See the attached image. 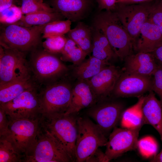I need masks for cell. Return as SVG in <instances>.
Instances as JSON below:
<instances>
[{
    "instance_id": "6da1fadb",
    "label": "cell",
    "mask_w": 162,
    "mask_h": 162,
    "mask_svg": "<svg viewBox=\"0 0 162 162\" xmlns=\"http://www.w3.org/2000/svg\"><path fill=\"white\" fill-rule=\"evenodd\" d=\"M93 26L106 36L117 57L123 60L132 54V40L115 12L99 11L94 17Z\"/></svg>"
},
{
    "instance_id": "7a4b0ae2",
    "label": "cell",
    "mask_w": 162,
    "mask_h": 162,
    "mask_svg": "<svg viewBox=\"0 0 162 162\" xmlns=\"http://www.w3.org/2000/svg\"><path fill=\"white\" fill-rule=\"evenodd\" d=\"M75 114H57L40 116L41 127L49 132L61 144L73 161L77 134V119Z\"/></svg>"
},
{
    "instance_id": "3957f363",
    "label": "cell",
    "mask_w": 162,
    "mask_h": 162,
    "mask_svg": "<svg viewBox=\"0 0 162 162\" xmlns=\"http://www.w3.org/2000/svg\"><path fill=\"white\" fill-rule=\"evenodd\" d=\"M1 29L0 45L26 52L40 44L44 25L26 27L16 24L3 25Z\"/></svg>"
},
{
    "instance_id": "277c9868",
    "label": "cell",
    "mask_w": 162,
    "mask_h": 162,
    "mask_svg": "<svg viewBox=\"0 0 162 162\" xmlns=\"http://www.w3.org/2000/svg\"><path fill=\"white\" fill-rule=\"evenodd\" d=\"M75 161L83 162L98 148L105 146L108 139L96 124L87 118L77 119Z\"/></svg>"
},
{
    "instance_id": "5b68a950",
    "label": "cell",
    "mask_w": 162,
    "mask_h": 162,
    "mask_svg": "<svg viewBox=\"0 0 162 162\" xmlns=\"http://www.w3.org/2000/svg\"><path fill=\"white\" fill-rule=\"evenodd\" d=\"M40 117L35 119H9V131L0 137L9 142L16 151L23 156L35 142L41 128Z\"/></svg>"
},
{
    "instance_id": "8992f818",
    "label": "cell",
    "mask_w": 162,
    "mask_h": 162,
    "mask_svg": "<svg viewBox=\"0 0 162 162\" xmlns=\"http://www.w3.org/2000/svg\"><path fill=\"white\" fill-rule=\"evenodd\" d=\"M40 128L37 140L25 156V162H69L73 161L65 149L47 130Z\"/></svg>"
},
{
    "instance_id": "52a82bcc",
    "label": "cell",
    "mask_w": 162,
    "mask_h": 162,
    "mask_svg": "<svg viewBox=\"0 0 162 162\" xmlns=\"http://www.w3.org/2000/svg\"><path fill=\"white\" fill-rule=\"evenodd\" d=\"M29 62L33 79L38 84L45 85L53 82V80L65 73L66 66L56 56L44 50L32 51Z\"/></svg>"
},
{
    "instance_id": "ba28073f",
    "label": "cell",
    "mask_w": 162,
    "mask_h": 162,
    "mask_svg": "<svg viewBox=\"0 0 162 162\" xmlns=\"http://www.w3.org/2000/svg\"><path fill=\"white\" fill-rule=\"evenodd\" d=\"M39 93L40 116L64 113L70 102L72 89L63 82L45 85Z\"/></svg>"
},
{
    "instance_id": "9c48e42d",
    "label": "cell",
    "mask_w": 162,
    "mask_h": 162,
    "mask_svg": "<svg viewBox=\"0 0 162 162\" xmlns=\"http://www.w3.org/2000/svg\"><path fill=\"white\" fill-rule=\"evenodd\" d=\"M25 52L0 45V84L32 76Z\"/></svg>"
},
{
    "instance_id": "30bf717a",
    "label": "cell",
    "mask_w": 162,
    "mask_h": 162,
    "mask_svg": "<svg viewBox=\"0 0 162 162\" xmlns=\"http://www.w3.org/2000/svg\"><path fill=\"white\" fill-rule=\"evenodd\" d=\"M152 5L149 2L135 4L117 3L114 12L132 40L134 46L142 26L148 19Z\"/></svg>"
},
{
    "instance_id": "8fae6325",
    "label": "cell",
    "mask_w": 162,
    "mask_h": 162,
    "mask_svg": "<svg viewBox=\"0 0 162 162\" xmlns=\"http://www.w3.org/2000/svg\"><path fill=\"white\" fill-rule=\"evenodd\" d=\"M38 87L28 89L12 100L0 104L8 118L35 119L40 117Z\"/></svg>"
},
{
    "instance_id": "7c38bea8",
    "label": "cell",
    "mask_w": 162,
    "mask_h": 162,
    "mask_svg": "<svg viewBox=\"0 0 162 162\" xmlns=\"http://www.w3.org/2000/svg\"><path fill=\"white\" fill-rule=\"evenodd\" d=\"M141 128L115 127L110 133L105 146V153L107 162L136 149Z\"/></svg>"
},
{
    "instance_id": "4fadbf2b",
    "label": "cell",
    "mask_w": 162,
    "mask_h": 162,
    "mask_svg": "<svg viewBox=\"0 0 162 162\" xmlns=\"http://www.w3.org/2000/svg\"><path fill=\"white\" fill-rule=\"evenodd\" d=\"M152 76L131 73L123 70L112 94L116 98H139L152 90Z\"/></svg>"
},
{
    "instance_id": "5bb4252c",
    "label": "cell",
    "mask_w": 162,
    "mask_h": 162,
    "mask_svg": "<svg viewBox=\"0 0 162 162\" xmlns=\"http://www.w3.org/2000/svg\"><path fill=\"white\" fill-rule=\"evenodd\" d=\"M125 106L122 101L110 100L91 109L88 114L106 136L120 121Z\"/></svg>"
},
{
    "instance_id": "9a60e30c",
    "label": "cell",
    "mask_w": 162,
    "mask_h": 162,
    "mask_svg": "<svg viewBox=\"0 0 162 162\" xmlns=\"http://www.w3.org/2000/svg\"><path fill=\"white\" fill-rule=\"evenodd\" d=\"M123 71V69L110 64L88 80V83L94 95L105 98L112 94Z\"/></svg>"
},
{
    "instance_id": "2e32d148",
    "label": "cell",
    "mask_w": 162,
    "mask_h": 162,
    "mask_svg": "<svg viewBox=\"0 0 162 162\" xmlns=\"http://www.w3.org/2000/svg\"><path fill=\"white\" fill-rule=\"evenodd\" d=\"M95 2V0H50V3L56 12L74 22L86 17Z\"/></svg>"
},
{
    "instance_id": "e0dca14e",
    "label": "cell",
    "mask_w": 162,
    "mask_h": 162,
    "mask_svg": "<svg viewBox=\"0 0 162 162\" xmlns=\"http://www.w3.org/2000/svg\"><path fill=\"white\" fill-rule=\"evenodd\" d=\"M124 71L128 73L152 76L158 65V60L150 52H137L126 57Z\"/></svg>"
},
{
    "instance_id": "ac0fdd59",
    "label": "cell",
    "mask_w": 162,
    "mask_h": 162,
    "mask_svg": "<svg viewBox=\"0 0 162 162\" xmlns=\"http://www.w3.org/2000/svg\"><path fill=\"white\" fill-rule=\"evenodd\" d=\"M162 44V34L158 27L148 19L142 26L134 46L137 52H150Z\"/></svg>"
},
{
    "instance_id": "d6986e66",
    "label": "cell",
    "mask_w": 162,
    "mask_h": 162,
    "mask_svg": "<svg viewBox=\"0 0 162 162\" xmlns=\"http://www.w3.org/2000/svg\"><path fill=\"white\" fill-rule=\"evenodd\" d=\"M142 112L144 124L151 125L157 131L162 143V106L152 90L144 96Z\"/></svg>"
},
{
    "instance_id": "ffe728a7",
    "label": "cell",
    "mask_w": 162,
    "mask_h": 162,
    "mask_svg": "<svg viewBox=\"0 0 162 162\" xmlns=\"http://www.w3.org/2000/svg\"><path fill=\"white\" fill-rule=\"evenodd\" d=\"M94 94L87 83L81 82L72 89L71 99L66 115L76 114L91 104L94 100Z\"/></svg>"
},
{
    "instance_id": "44dd1931",
    "label": "cell",
    "mask_w": 162,
    "mask_h": 162,
    "mask_svg": "<svg viewBox=\"0 0 162 162\" xmlns=\"http://www.w3.org/2000/svg\"><path fill=\"white\" fill-rule=\"evenodd\" d=\"M38 86L32 76L0 84V104L8 102L24 91Z\"/></svg>"
},
{
    "instance_id": "7402d4cb",
    "label": "cell",
    "mask_w": 162,
    "mask_h": 162,
    "mask_svg": "<svg viewBox=\"0 0 162 162\" xmlns=\"http://www.w3.org/2000/svg\"><path fill=\"white\" fill-rule=\"evenodd\" d=\"M92 28V56L109 62L116 57L108 40L102 32L93 26Z\"/></svg>"
},
{
    "instance_id": "603a6c76",
    "label": "cell",
    "mask_w": 162,
    "mask_h": 162,
    "mask_svg": "<svg viewBox=\"0 0 162 162\" xmlns=\"http://www.w3.org/2000/svg\"><path fill=\"white\" fill-rule=\"evenodd\" d=\"M68 38L73 40L87 55L92 52V28L79 21L76 26L67 33Z\"/></svg>"
},
{
    "instance_id": "cb8c5ba5",
    "label": "cell",
    "mask_w": 162,
    "mask_h": 162,
    "mask_svg": "<svg viewBox=\"0 0 162 162\" xmlns=\"http://www.w3.org/2000/svg\"><path fill=\"white\" fill-rule=\"evenodd\" d=\"M109 64V62L91 56L78 65L75 68L74 74L80 80H88Z\"/></svg>"
},
{
    "instance_id": "d4e9b609",
    "label": "cell",
    "mask_w": 162,
    "mask_h": 162,
    "mask_svg": "<svg viewBox=\"0 0 162 162\" xmlns=\"http://www.w3.org/2000/svg\"><path fill=\"white\" fill-rule=\"evenodd\" d=\"M137 103L125 109L120 121L122 128H141L144 124L142 112V106L144 96L138 98Z\"/></svg>"
},
{
    "instance_id": "484cf974",
    "label": "cell",
    "mask_w": 162,
    "mask_h": 162,
    "mask_svg": "<svg viewBox=\"0 0 162 162\" xmlns=\"http://www.w3.org/2000/svg\"><path fill=\"white\" fill-rule=\"evenodd\" d=\"M64 18L61 14L56 12H38L23 15L19 21L14 24L30 27L44 25L53 21L62 20Z\"/></svg>"
},
{
    "instance_id": "4316f807",
    "label": "cell",
    "mask_w": 162,
    "mask_h": 162,
    "mask_svg": "<svg viewBox=\"0 0 162 162\" xmlns=\"http://www.w3.org/2000/svg\"><path fill=\"white\" fill-rule=\"evenodd\" d=\"M61 54V60L77 65L82 62L87 55L73 40L68 38Z\"/></svg>"
},
{
    "instance_id": "83f0119b",
    "label": "cell",
    "mask_w": 162,
    "mask_h": 162,
    "mask_svg": "<svg viewBox=\"0 0 162 162\" xmlns=\"http://www.w3.org/2000/svg\"><path fill=\"white\" fill-rule=\"evenodd\" d=\"M71 22L67 19L55 21L44 25L41 32L43 38L46 39L67 34L70 29Z\"/></svg>"
},
{
    "instance_id": "f1b7e54d",
    "label": "cell",
    "mask_w": 162,
    "mask_h": 162,
    "mask_svg": "<svg viewBox=\"0 0 162 162\" xmlns=\"http://www.w3.org/2000/svg\"><path fill=\"white\" fill-rule=\"evenodd\" d=\"M23 158L16 151L10 142L0 138V162H23Z\"/></svg>"
},
{
    "instance_id": "f546056e",
    "label": "cell",
    "mask_w": 162,
    "mask_h": 162,
    "mask_svg": "<svg viewBox=\"0 0 162 162\" xmlns=\"http://www.w3.org/2000/svg\"><path fill=\"white\" fill-rule=\"evenodd\" d=\"M20 5L23 15L38 12H56L49 4L44 2V0H21Z\"/></svg>"
},
{
    "instance_id": "4dcf8cb0",
    "label": "cell",
    "mask_w": 162,
    "mask_h": 162,
    "mask_svg": "<svg viewBox=\"0 0 162 162\" xmlns=\"http://www.w3.org/2000/svg\"><path fill=\"white\" fill-rule=\"evenodd\" d=\"M64 35L48 38L43 42L44 50L49 52L56 54L61 53L67 40Z\"/></svg>"
},
{
    "instance_id": "1f68e13d",
    "label": "cell",
    "mask_w": 162,
    "mask_h": 162,
    "mask_svg": "<svg viewBox=\"0 0 162 162\" xmlns=\"http://www.w3.org/2000/svg\"><path fill=\"white\" fill-rule=\"evenodd\" d=\"M23 14L20 7L13 5L0 11V21L3 25L14 24L19 21Z\"/></svg>"
},
{
    "instance_id": "d6a6232c",
    "label": "cell",
    "mask_w": 162,
    "mask_h": 162,
    "mask_svg": "<svg viewBox=\"0 0 162 162\" xmlns=\"http://www.w3.org/2000/svg\"><path fill=\"white\" fill-rule=\"evenodd\" d=\"M137 148L143 156L148 158L157 154L158 146L153 138L147 137L138 140Z\"/></svg>"
},
{
    "instance_id": "836d02e7",
    "label": "cell",
    "mask_w": 162,
    "mask_h": 162,
    "mask_svg": "<svg viewBox=\"0 0 162 162\" xmlns=\"http://www.w3.org/2000/svg\"><path fill=\"white\" fill-rule=\"evenodd\" d=\"M158 61L157 67L152 76V91L159 96L162 106V63Z\"/></svg>"
},
{
    "instance_id": "e575fe53",
    "label": "cell",
    "mask_w": 162,
    "mask_h": 162,
    "mask_svg": "<svg viewBox=\"0 0 162 162\" xmlns=\"http://www.w3.org/2000/svg\"><path fill=\"white\" fill-rule=\"evenodd\" d=\"M148 19L158 27L162 34V4L160 0L152 4Z\"/></svg>"
},
{
    "instance_id": "d590c367",
    "label": "cell",
    "mask_w": 162,
    "mask_h": 162,
    "mask_svg": "<svg viewBox=\"0 0 162 162\" xmlns=\"http://www.w3.org/2000/svg\"><path fill=\"white\" fill-rule=\"evenodd\" d=\"M117 0H95L99 11L105 10L114 11L116 9Z\"/></svg>"
},
{
    "instance_id": "8d00e7d4",
    "label": "cell",
    "mask_w": 162,
    "mask_h": 162,
    "mask_svg": "<svg viewBox=\"0 0 162 162\" xmlns=\"http://www.w3.org/2000/svg\"><path fill=\"white\" fill-rule=\"evenodd\" d=\"M9 121L8 117L2 109H0V137L6 135L9 131Z\"/></svg>"
},
{
    "instance_id": "74e56055",
    "label": "cell",
    "mask_w": 162,
    "mask_h": 162,
    "mask_svg": "<svg viewBox=\"0 0 162 162\" xmlns=\"http://www.w3.org/2000/svg\"><path fill=\"white\" fill-rule=\"evenodd\" d=\"M85 161L106 162L107 161L105 153L98 148Z\"/></svg>"
},
{
    "instance_id": "f35d334b",
    "label": "cell",
    "mask_w": 162,
    "mask_h": 162,
    "mask_svg": "<svg viewBox=\"0 0 162 162\" xmlns=\"http://www.w3.org/2000/svg\"><path fill=\"white\" fill-rule=\"evenodd\" d=\"M21 0H0V11L13 5H20Z\"/></svg>"
},
{
    "instance_id": "ab89813d",
    "label": "cell",
    "mask_w": 162,
    "mask_h": 162,
    "mask_svg": "<svg viewBox=\"0 0 162 162\" xmlns=\"http://www.w3.org/2000/svg\"><path fill=\"white\" fill-rule=\"evenodd\" d=\"M151 53L157 60L162 63V44Z\"/></svg>"
},
{
    "instance_id": "60d3db41",
    "label": "cell",
    "mask_w": 162,
    "mask_h": 162,
    "mask_svg": "<svg viewBox=\"0 0 162 162\" xmlns=\"http://www.w3.org/2000/svg\"><path fill=\"white\" fill-rule=\"evenodd\" d=\"M153 0H118L117 3L126 4H135L149 2Z\"/></svg>"
},
{
    "instance_id": "b9f144b4",
    "label": "cell",
    "mask_w": 162,
    "mask_h": 162,
    "mask_svg": "<svg viewBox=\"0 0 162 162\" xmlns=\"http://www.w3.org/2000/svg\"><path fill=\"white\" fill-rule=\"evenodd\" d=\"M151 161L153 162H162V148L160 152L153 156Z\"/></svg>"
},
{
    "instance_id": "7bdbcfd3",
    "label": "cell",
    "mask_w": 162,
    "mask_h": 162,
    "mask_svg": "<svg viewBox=\"0 0 162 162\" xmlns=\"http://www.w3.org/2000/svg\"><path fill=\"white\" fill-rule=\"evenodd\" d=\"M160 0V2H161V4H162V0Z\"/></svg>"
},
{
    "instance_id": "ee69618b",
    "label": "cell",
    "mask_w": 162,
    "mask_h": 162,
    "mask_svg": "<svg viewBox=\"0 0 162 162\" xmlns=\"http://www.w3.org/2000/svg\"><path fill=\"white\" fill-rule=\"evenodd\" d=\"M118 0H117V1Z\"/></svg>"
},
{
    "instance_id": "f6af8a7d",
    "label": "cell",
    "mask_w": 162,
    "mask_h": 162,
    "mask_svg": "<svg viewBox=\"0 0 162 162\" xmlns=\"http://www.w3.org/2000/svg\"></svg>"
}]
</instances>
